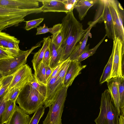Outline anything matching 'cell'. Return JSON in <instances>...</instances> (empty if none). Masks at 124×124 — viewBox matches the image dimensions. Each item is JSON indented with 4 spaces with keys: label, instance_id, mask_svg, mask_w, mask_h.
I'll use <instances>...</instances> for the list:
<instances>
[{
    "label": "cell",
    "instance_id": "cell-1",
    "mask_svg": "<svg viewBox=\"0 0 124 124\" xmlns=\"http://www.w3.org/2000/svg\"><path fill=\"white\" fill-rule=\"evenodd\" d=\"M62 20V29L64 33V39L62 45L64 48L63 61L70 57L74 47L90 28L88 26L85 30L82 24L75 17L73 11L66 14Z\"/></svg>",
    "mask_w": 124,
    "mask_h": 124
},
{
    "label": "cell",
    "instance_id": "cell-2",
    "mask_svg": "<svg viewBox=\"0 0 124 124\" xmlns=\"http://www.w3.org/2000/svg\"><path fill=\"white\" fill-rule=\"evenodd\" d=\"M45 99L29 82L21 89L16 101L20 108L30 115L44 104Z\"/></svg>",
    "mask_w": 124,
    "mask_h": 124
},
{
    "label": "cell",
    "instance_id": "cell-3",
    "mask_svg": "<svg viewBox=\"0 0 124 124\" xmlns=\"http://www.w3.org/2000/svg\"><path fill=\"white\" fill-rule=\"evenodd\" d=\"M100 112L94 120L96 124H118L119 115L112 103L108 89L102 93Z\"/></svg>",
    "mask_w": 124,
    "mask_h": 124
},
{
    "label": "cell",
    "instance_id": "cell-4",
    "mask_svg": "<svg viewBox=\"0 0 124 124\" xmlns=\"http://www.w3.org/2000/svg\"><path fill=\"white\" fill-rule=\"evenodd\" d=\"M99 7L94 20L89 22V27L92 28L97 23H104L108 38L114 40L115 37L114 25L107 0H99Z\"/></svg>",
    "mask_w": 124,
    "mask_h": 124
},
{
    "label": "cell",
    "instance_id": "cell-5",
    "mask_svg": "<svg viewBox=\"0 0 124 124\" xmlns=\"http://www.w3.org/2000/svg\"><path fill=\"white\" fill-rule=\"evenodd\" d=\"M41 42L29 49L21 50L19 54L14 58L0 60V71L4 77L14 74L20 67L26 64L29 55L35 49L41 46Z\"/></svg>",
    "mask_w": 124,
    "mask_h": 124
},
{
    "label": "cell",
    "instance_id": "cell-6",
    "mask_svg": "<svg viewBox=\"0 0 124 124\" xmlns=\"http://www.w3.org/2000/svg\"><path fill=\"white\" fill-rule=\"evenodd\" d=\"M68 87L64 86L59 92L49 110L43 124H62L61 117Z\"/></svg>",
    "mask_w": 124,
    "mask_h": 124
},
{
    "label": "cell",
    "instance_id": "cell-7",
    "mask_svg": "<svg viewBox=\"0 0 124 124\" xmlns=\"http://www.w3.org/2000/svg\"><path fill=\"white\" fill-rule=\"evenodd\" d=\"M107 1L114 25L115 37L119 38L124 44V9L117 0Z\"/></svg>",
    "mask_w": 124,
    "mask_h": 124
},
{
    "label": "cell",
    "instance_id": "cell-8",
    "mask_svg": "<svg viewBox=\"0 0 124 124\" xmlns=\"http://www.w3.org/2000/svg\"><path fill=\"white\" fill-rule=\"evenodd\" d=\"M112 50L113 53V64L110 79L116 77L123 78L121 63L122 60L124 57V44L118 37L115 38L113 40Z\"/></svg>",
    "mask_w": 124,
    "mask_h": 124
},
{
    "label": "cell",
    "instance_id": "cell-9",
    "mask_svg": "<svg viewBox=\"0 0 124 124\" xmlns=\"http://www.w3.org/2000/svg\"><path fill=\"white\" fill-rule=\"evenodd\" d=\"M33 75L31 68L26 64L13 74L11 82L6 90L9 91L14 88L21 90L25 85L31 80Z\"/></svg>",
    "mask_w": 124,
    "mask_h": 124
},
{
    "label": "cell",
    "instance_id": "cell-10",
    "mask_svg": "<svg viewBox=\"0 0 124 124\" xmlns=\"http://www.w3.org/2000/svg\"><path fill=\"white\" fill-rule=\"evenodd\" d=\"M64 86L63 83L59 77L58 74L49 80L46 85V94L44 104L45 108L52 104Z\"/></svg>",
    "mask_w": 124,
    "mask_h": 124
},
{
    "label": "cell",
    "instance_id": "cell-11",
    "mask_svg": "<svg viewBox=\"0 0 124 124\" xmlns=\"http://www.w3.org/2000/svg\"><path fill=\"white\" fill-rule=\"evenodd\" d=\"M37 0H0V7L22 9L38 8Z\"/></svg>",
    "mask_w": 124,
    "mask_h": 124
},
{
    "label": "cell",
    "instance_id": "cell-12",
    "mask_svg": "<svg viewBox=\"0 0 124 124\" xmlns=\"http://www.w3.org/2000/svg\"><path fill=\"white\" fill-rule=\"evenodd\" d=\"M86 66L82 65L76 60L71 61L64 78V86L68 87L71 86L75 78L81 73V70Z\"/></svg>",
    "mask_w": 124,
    "mask_h": 124
},
{
    "label": "cell",
    "instance_id": "cell-13",
    "mask_svg": "<svg viewBox=\"0 0 124 124\" xmlns=\"http://www.w3.org/2000/svg\"><path fill=\"white\" fill-rule=\"evenodd\" d=\"M119 78H111L106 82L112 102L120 115L121 111L118 90Z\"/></svg>",
    "mask_w": 124,
    "mask_h": 124
},
{
    "label": "cell",
    "instance_id": "cell-14",
    "mask_svg": "<svg viewBox=\"0 0 124 124\" xmlns=\"http://www.w3.org/2000/svg\"><path fill=\"white\" fill-rule=\"evenodd\" d=\"M41 2L40 7L42 12H63L67 14L69 12L66 9L63 0H37Z\"/></svg>",
    "mask_w": 124,
    "mask_h": 124
},
{
    "label": "cell",
    "instance_id": "cell-15",
    "mask_svg": "<svg viewBox=\"0 0 124 124\" xmlns=\"http://www.w3.org/2000/svg\"><path fill=\"white\" fill-rule=\"evenodd\" d=\"M90 28L74 47L70 57L71 61L76 60L85 50L89 48V44L86 45L88 37H91Z\"/></svg>",
    "mask_w": 124,
    "mask_h": 124
},
{
    "label": "cell",
    "instance_id": "cell-16",
    "mask_svg": "<svg viewBox=\"0 0 124 124\" xmlns=\"http://www.w3.org/2000/svg\"><path fill=\"white\" fill-rule=\"evenodd\" d=\"M41 8L22 9L0 7V17L14 15H25L41 13Z\"/></svg>",
    "mask_w": 124,
    "mask_h": 124
},
{
    "label": "cell",
    "instance_id": "cell-17",
    "mask_svg": "<svg viewBox=\"0 0 124 124\" xmlns=\"http://www.w3.org/2000/svg\"><path fill=\"white\" fill-rule=\"evenodd\" d=\"M48 47L51 56L49 66L51 68L54 69L63 62L64 47L63 46L61 45L57 49L51 42V39Z\"/></svg>",
    "mask_w": 124,
    "mask_h": 124
},
{
    "label": "cell",
    "instance_id": "cell-18",
    "mask_svg": "<svg viewBox=\"0 0 124 124\" xmlns=\"http://www.w3.org/2000/svg\"><path fill=\"white\" fill-rule=\"evenodd\" d=\"M16 105L14 111L9 119L6 124H28L31 119L29 115Z\"/></svg>",
    "mask_w": 124,
    "mask_h": 124
},
{
    "label": "cell",
    "instance_id": "cell-19",
    "mask_svg": "<svg viewBox=\"0 0 124 124\" xmlns=\"http://www.w3.org/2000/svg\"><path fill=\"white\" fill-rule=\"evenodd\" d=\"M25 15H11L0 17V31L13 26H17L19 23L24 21Z\"/></svg>",
    "mask_w": 124,
    "mask_h": 124
},
{
    "label": "cell",
    "instance_id": "cell-20",
    "mask_svg": "<svg viewBox=\"0 0 124 124\" xmlns=\"http://www.w3.org/2000/svg\"><path fill=\"white\" fill-rule=\"evenodd\" d=\"M98 0H77L75 8L78 13V18L82 21L86 15L89 9L98 2Z\"/></svg>",
    "mask_w": 124,
    "mask_h": 124
},
{
    "label": "cell",
    "instance_id": "cell-21",
    "mask_svg": "<svg viewBox=\"0 0 124 124\" xmlns=\"http://www.w3.org/2000/svg\"><path fill=\"white\" fill-rule=\"evenodd\" d=\"M50 40V37H45L43 40L42 47L34 54L32 60V66L34 71H35L39 64L42 61L47 49L48 47Z\"/></svg>",
    "mask_w": 124,
    "mask_h": 124
},
{
    "label": "cell",
    "instance_id": "cell-22",
    "mask_svg": "<svg viewBox=\"0 0 124 124\" xmlns=\"http://www.w3.org/2000/svg\"><path fill=\"white\" fill-rule=\"evenodd\" d=\"M46 65L43 63L42 61L40 62L34 74L36 80L39 83L46 85Z\"/></svg>",
    "mask_w": 124,
    "mask_h": 124
},
{
    "label": "cell",
    "instance_id": "cell-23",
    "mask_svg": "<svg viewBox=\"0 0 124 124\" xmlns=\"http://www.w3.org/2000/svg\"><path fill=\"white\" fill-rule=\"evenodd\" d=\"M113 51L112 50L111 55L108 62L104 67L103 71L100 80V83L102 84L110 79L112 67Z\"/></svg>",
    "mask_w": 124,
    "mask_h": 124
},
{
    "label": "cell",
    "instance_id": "cell-24",
    "mask_svg": "<svg viewBox=\"0 0 124 124\" xmlns=\"http://www.w3.org/2000/svg\"><path fill=\"white\" fill-rule=\"evenodd\" d=\"M16 101L8 100L7 101L6 107L2 117L4 124L8 122L13 114L15 107Z\"/></svg>",
    "mask_w": 124,
    "mask_h": 124
},
{
    "label": "cell",
    "instance_id": "cell-25",
    "mask_svg": "<svg viewBox=\"0 0 124 124\" xmlns=\"http://www.w3.org/2000/svg\"><path fill=\"white\" fill-rule=\"evenodd\" d=\"M106 36V35H105L95 46L91 49H89V48L86 50L78 57L76 60L78 62H80L88 57L93 54L95 53L98 47L103 41Z\"/></svg>",
    "mask_w": 124,
    "mask_h": 124
},
{
    "label": "cell",
    "instance_id": "cell-26",
    "mask_svg": "<svg viewBox=\"0 0 124 124\" xmlns=\"http://www.w3.org/2000/svg\"><path fill=\"white\" fill-rule=\"evenodd\" d=\"M118 90L120 113L124 114V78H119Z\"/></svg>",
    "mask_w": 124,
    "mask_h": 124
},
{
    "label": "cell",
    "instance_id": "cell-27",
    "mask_svg": "<svg viewBox=\"0 0 124 124\" xmlns=\"http://www.w3.org/2000/svg\"><path fill=\"white\" fill-rule=\"evenodd\" d=\"M14 37L6 32L0 31V48L8 52V44Z\"/></svg>",
    "mask_w": 124,
    "mask_h": 124
},
{
    "label": "cell",
    "instance_id": "cell-28",
    "mask_svg": "<svg viewBox=\"0 0 124 124\" xmlns=\"http://www.w3.org/2000/svg\"><path fill=\"white\" fill-rule=\"evenodd\" d=\"M64 33L62 28L58 32L51 36V42L58 49L62 44L64 39Z\"/></svg>",
    "mask_w": 124,
    "mask_h": 124
},
{
    "label": "cell",
    "instance_id": "cell-29",
    "mask_svg": "<svg viewBox=\"0 0 124 124\" xmlns=\"http://www.w3.org/2000/svg\"><path fill=\"white\" fill-rule=\"evenodd\" d=\"M29 83L32 87L46 97V85L38 82L35 78L34 75L33 78Z\"/></svg>",
    "mask_w": 124,
    "mask_h": 124
},
{
    "label": "cell",
    "instance_id": "cell-30",
    "mask_svg": "<svg viewBox=\"0 0 124 124\" xmlns=\"http://www.w3.org/2000/svg\"><path fill=\"white\" fill-rule=\"evenodd\" d=\"M8 93L6 90L0 97V124H3L2 121L3 114L7 102L8 100Z\"/></svg>",
    "mask_w": 124,
    "mask_h": 124
},
{
    "label": "cell",
    "instance_id": "cell-31",
    "mask_svg": "<svg viewBox=\"0 0 124 124\" xmlns=\"http://www.w3.org/2000/svg\"><path fill=\"white\" fill-rule=\"evenodd\" d=\"M45 108L43 106L39 108L31 118L28 124H38L40 119L44 114Z\"/></svg>",
    "mask_w": 124,
    "mask_h": 124
},
{
    "label": "cell",
    "instance_id": "cell-32",
    "mask_svg": "<svg viewBox=\"0 0 124 124\" xmlns=\"http://www.w3.org/2000/svg\"><path fill=\"white\" fill-rule=\"evenodd\" d=\"M13 74L4 77L2 79V84L0 89V97L4 93L11 83Z\"/></svg>",
    "mask_w": 124,
    "mask_h": 124
},
{
    "label": "cell",
    "instance_id": "cell-33",
    "mask_svg": "<svg viewBox=\"0 0 124 124\" xmlns=\"http://www.w3.org/2000/svg\"><path fill=\"white\" fill-rule=\"evenodd\" d=\"M44 19L43 18H40L31 20L25 21L26 22V25L24 27L26 31H29L32 29L37 27Z\"/></svg>",
    "mask_w": 124,
    "mask_h": 124
},
{
    "label": "cell",
    "instance_id": "cell-34",
    "mask_svg": "<svg viewBox=\"0 0 124 124\" xmlns=\"http://www.w3.org/2000/svg\"><path fill=\"white\" fill-rule=\"evenodd\" d=\"M71 61L69 57L64 61L61 68L58 73L59 77L63 82L64 78Z\"/></svg>",
    "mask_w": 124,
    "mask_h": 124
},
{
    "label": "cell",
    "instance_id": "cell-35",
    "mask_svg": "<svg viewBox=\"0 0 124 124\" xmlns=\"http://www.w3.org/2000/svg\"><path fill=\"white\" fill-rule=\"evenodd\" d=\"M21 90L17 88L12 89L8 91V100L16 101L19 94Z\"/></svg>",
    "mask_w": 124,
    "mask_h": 124
},
{
    "label": "cell",
    "instance_id": "cell-36",
    "mask_svg": "<svg viewBox=\"0 0 124 124\" xmlns=\"http://www.w3.org/2000/svg\"><path fill=\"white\" fill-rule=\"evenodd\" d=\"M77 1V0H63L66 8L69 12L73 11Z\"/></svg>",
    "mask_w": 124,
    "mask_h": 124
},
{
    "label": "cell",
    "instance_id": "cell-37",
    "mask_svg": "<svg viewBox=\"0 0 124 124\" xmlns=\"http://www.w3.org/2000/svg\"><path fill=\"white\" fill-rule=\"evenodd\" d=\"M50 60L51 56L50 51L48 47L45 52L42 62L46 65L49 66Z\"/></svg>",
    "mask_w": 124,
    "mask_h": 124
},
{
    "label": "cell",
    "instance_id": "cell-38",
    "mask_svg": "<svg viewBox=\"0 0 124 124\" xmlns=\"http://www.w3.org/2000/svg\"><path fill=\"white\" fill-rule=\"evenodd\" d=\"M13 57L5 51L0 48V60Z\"/></svg>",
    "mask_w": 124,
    "mask_h": 124
},
{
    "label": "cell",
    "instance_id": "cell-39",
    "mask_svg": "<svg viewBox=\"0 0 124 124\" xmlns=\"http://www.w3.org/2000/svg\"><path fill=\"white\" fill-rule=\"evenodd\" d=\"M54 69L51 68L49 66L46 65V76L47 83L49 80L53 71Z\"/></svg>",
    "mask_w": 124,
    "mask_h": 124
},
{
    "label": "cell",
    "instance_id": "cell-40",
    "mask_svg": "<svg viewBox=\"0 0 124 124\" xmlns=\"http://www.w3.org/2000/svg\"><path fill=\"white\" fill-rule=\"evenodd\" d=\"M64 61L61 62L54 69L53 71L50 78H50L54 77L58 73L61 68L63 64L64 63Z\"/></svg>",
    "mask_w": 124,
    "mask_h": 124
},
{
    "label": "cell",
    "instance_id": "cell-41",
    "mask_svg": "<svg viewBox=\"0 0 124 124\" xmlns=\"http://www.w3.org/2000/svg\"><path fill=\"white\" fill-rule=\"evenodd\" d=\"M124 115L123 114L119 115L120 117L119 118L118 124H124Z\"/></svg>",
    "mask_w": 124,
    "mask_h": 124
},
{
    "label": "cell",
    "instance_id": "cell-42",
    "mask_svg": "<svg viewBox=\"0 0 124 124\" xmlns=\"http://www.w3.org/2000/svg\"><path fill=\"white\" fill-rule=\"evenodd\" d=\"M4 77L0 71V81L2 80Z\"/></svg>",
    "mask_w": 124,
    "mask_h": 124
},
{
    "label": "cell",
    "instance_id": "cell-43",
    "mask_svg": "<svg viewBox=\"0 0 124 124\" xmlns=\"http://www.w3.org/2000/svg\"><path fill=\"white\" fill-rule=\"evenodd\" d=\"M2 79L0 81V89L1 87L2 84Z\"/></svg>",
    "mask_w": 124,
    "mask_h": 124
}]
</instances>
